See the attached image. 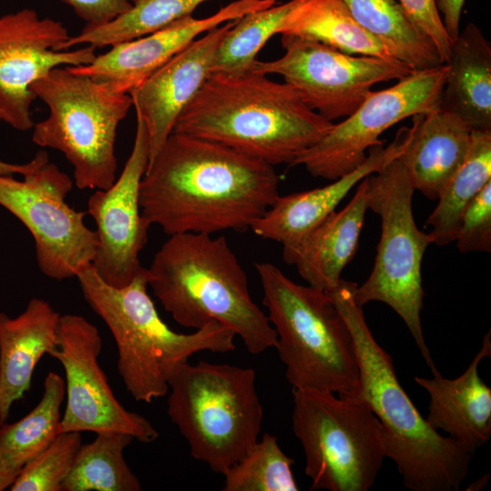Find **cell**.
Instances as JSON below:
<instances>
[{
    "instance_id": "17",
    "label": "cell",
    "mask_w": 491,
    "mask_h": 491,
    "mask_svg": "<svg viewBox=\"0 0 491 491\" xmlns=\"http://www.w3.org/2000/svg\"><path fill=\"white\" fill-rule=\"evenodd\" d=\"M280 0H236L205 18L188 15L144 36L111 46L86 65L67 66L78 75L129 94L198 35Z\"/></svg>"
},
{
    "instance_id": "24",
    "label": "cell",
    "mask_w": 491,
    "mask_h": 491,
    "mask_svg": "<svg viewBox=\"0 0 491 491\" xmlns=\"http://www.w3.org/2000/svg\"><path fill=\"white\" fill-rule=\"evenodd\" d=\"M439 108L459 116L471 130L491 131V44L468 23L453 41Z\"/></svg>"
},
{
    "instance_id": "38",
    "label": "cell",
    "mask_w": 491,
    "mask_h": 491,
    "mask_svg": "<svg viewBox=\"0 0 491 491\" xmlns=\"http://www.w3.org/2000/svg\"><path fill=\"white\" fill-rule=\"evenodd\" d=\"M45 155L42 152H37L36 155L29 162L25 164H9L0 161V174L14 175L18 174L22 176L28 174L35 167L45 161Z\"/></svg>"
},
{
    "instance_id": "4",
    "label": "cell",
    "mask_w": 491,
    "mask_h": 491,
    "mask_svg": "<svg viewBox=\"0 0 491 491\" xmlns=\"http://www.w3.org/2000/svg\"><path fill=\"white\" fill-rule=\"evenodd\" d=\"M146 270L148 286L179 325L199 329L218 322L254 355L276 347V333L253 301L246 273L225 236L172 235Z\"/></svg>"
},
{
    "instance_id": "32",
    "label": "cell",
    "mask_w": 491,
    "mask_h": 491,
    "mask_svg": "<svg viewBox=\"0 0 491 491\" xmlns=\"http://www.w3.org/2000/svg\"><path fill=\"white\" fill-rule=\"evenodd\" d=\"M295 461L280 448L277 437L265 433L261 440L225 474L224 491H297Z\"/></svg>"
},
{
    "instance_id": "21",
    "label": "cell",
    "mask_w": 491,
    "mask_h": 491,
    "mask_svg": "<svg viewBox=\"0 0 491 491\" xmlns=\"http://www.w3.org/2000/svg\"><path fill=\"white\" fill-rule=\"evenodd\" d=\"M59 319L52 306L37 297L15 317L0 313V426L29 390L39 360L56 347Z\"/></svg>"
},
{
    "instance_id": "6",
    "label": "cell",
    "mask_w": 491,
    "mask_h": 491,
    "mask_svg": "<svg viewBox=\"0 0 491 491\" xmlns=\"http://www.w3.org/2000/svg\"><path fill=\"white\" fill-rule=\"evenodd\" d=\"M256 269L292 389L352 396L359 378L356 347L329 295L296 284L271 263H256Z\"/></svg>"
},
{
    "instance_id": "26",
    "label": "cell",
    "mask_w": 491,
    "mask_h": 491,
    "mask_svg": "<svg viewBox=\"0 0 491 491\" xmlns=\"http://www.w3.org/2000/svg\"><path fill=\"white\" fill-rule=\"evenodd\" d=\"M490 181L491 131L472 130L463 163L441 188L438 204L427 218L432 244L446 246L455 241L463 212Z\"/></svg>"
},
{
    "instance_id": "37",
    "label": "cell",
    "mask_w": 491,
    "mask_h": 491,
    "mask_svg": "<svg viewBox=\"0 0 491 491\" xmlns=\"http://www.w3.org/2000/svg\"><path fill=\"white\" fill-rule=\"evenodd\" d=\"M465 0H436L438 12L442 14L443 25L452 41L460 33V16Z\"/></svg>"
},
{
    "instance_id": "27",
    "label": "cell",
    "mask_w": 491,
    "mask_h": 491,
    "mask_svg": "<svg viewBox=\"0 0 491 491\" xmlns=\"http://www.w3.org/2000/svg\"><path fill=\"white\" fill-rule=\"evenodd\" d=\"M353 17L369 33L382 40L397 59L414 70L442 63L431 41L410 19L396 0H342Z\"/></svg>"
},
{
    "instance_id": "22",
    "label": "cell",
    "mask_w": 491,
    "mask_h": 491,
    "mask_svg": "<svg viewBox=\"0 0 491 491\" xmlns=\"http://www.w3.org/2000/svg\"><path fill=\"white\" fill-rule=\"evenodd\" d=\"M367 209L363 178L343 209L332 212L296 245L283 247L284 261L296 266L309 286L325 292L335 289L342 271L356 253Z\"/></svg>"
},
{
    "instance_id": "9",
    "label": "cell",
    "mask_w": 491,
    "mask_h": 491,
    "mask_svg": "<svg viewBox=\"0 0 491 491\" xmlns=\"http://www.w3.org/2000/svg\"><path fill=\"white\" fill-rule=\"evenodd\" d=\"M368 209L381 218V236L372 272L356 286V303L389 306L405 322L433 375L439 374L424 337L422 261L432 244L414 219V187L400 157L365 177Z\"/></svg>"
},
{
    "instance_id": "19",
    "label": "cell",
    "mask_w": 491,
    "mask_h": 491,
    "mask_svg": "<svg viewBox=\"0 0 491 491\" xmlns=\"http://www.w3.org/2000/svg\"><path fill=\"white\" fill-rule=\"evenodd\" d=\"M409 135V127L403 126L389 145L369 148L366 159L360 166L327 185L278 195L250 229L262 238L279 242L283 247L296 245L334 212L357 183L400 157Z\"/></svg>"
},
{
    "instance_id": "39",
    "label": "cell",
    "mask_w": 491,
    "mask_h": 491,
    "mask_svg": "<svg viewBox=\"0 0 491 491\" xmlns=\"http://www.w3.org/2000/svg\"><path fill=\"white\" fill-rule=\"evenodd\" d=\"M18 474L19 472L11 468L0 455V491L10 488Z\"/></svg>"
},
{
    "instance_id": "14",
    "label": "cell",
    "mask_w": 491,
    "mask_h": 491,
    "mask_svg": "<svg viewBox=\"0 0 491 491\" xmlns=\"http://www.w3.org/2000/svg\"><path fill=\"white\" fill-rule=\"evenodd\" d=\"M102 338L97 327L74 314L60 316L56 347L49 354L65 370L66 404L61 432L118 431L145 444L158 432L143 416L129 411L115 396L99 364Z\"/></svg>"
},
{
    "instance_id": "16",
    "label": "cell",
    "mask_w": 491,
    "mask_h": 491,
    "mask_svg": "<svg viewBox=\"0 0 491 491\" xmlns=\"http://www.w3.org/2000/svg\"><path fill=\"white\" fill-rule=\"evenodd\" d=\"M148 163L147 131L136 116L133 148L120 176L108 188L96 189L87 201L97 236L91 265L105 283L116 288L129 285L145 269L139 254L151 225L142 215L139 189Z\"/></svg>"
},
{
    "instance_id": "29",
    "label": "cell",
    "mask_w": 491,
    "mask_h": 491,
    "mask_svg": "<svg viewBox=\"0 0 491 491\" xmlns=\"http://www.w3.org/2000/svg\"><path fill=\"white\" fill-rule=\"evenodd\" d=\"M65 396V380L58 374L49 372L38 404L18 421L0 426V455L11 468L20 472L60 433Z\"/></svg>"
},
{
    "instance_id": "34",
    "label": "cell",
    "mask_w": 491,
    "mask_h": 491,
    "mask_svg": "<svg viewBox=\"0 0 491 491\" xmlns=\"http://www.w3.org/2000/svg\"><path fill=\"white\" fill-rule=\"evenodd\" d=\"M455 241L462 253L491 252V181L466 207Z\"/></svg>"
},
{
    "instance_id": "8",
    "label": "cell",
    "mask_w": 491,
    "mask_h": 491,
    "mask_svg": "<svg viewBox=\"0 0 491 491\" xmlns=\"http://www.w3.org/2000/svg\"><path fill=\"white\" fill-rule=\"evenodd\" d=\"M31 90L48 107L33 126V142L61 152L74 168L79 189H106L115 181L116 130L133 101L106 83L58 66Z\"/></svg>"
},
{
    "instance_id": "28",
    "label": "cell",
    "mask_w": 491,
    "mask_h": 491,
    "mask_svg": "<svg viewBox=\"0 0 491 491\" xmlns=\"http://www.w3.org/2000/svg\"><path fill=\"white\" fill-rule=\"evenodd\" d=\"M81 445L61 491H139L137 476L125 460L124 451L134 438L118 431H101Z\"/></svg>"
},
{
    "instance_id": "13",
    "label": "cell",
    "mask_w": 491,
    "mask_h": 491,
    "mask_svg": "<svg viewBox=\"0 0 491 491\" xmlns=\"http://www.w3.org/2000/svg\"><path fill=\"white\" fill-rule=\"evenodd\" d=\"M448 66L416 70L394 85L370 91L357 109L303 152L292 165L315 177L336 180L360 166L369 148L384 145L379 136L396 123L438 109Z\"/></svg>"
},
{
    "instance_id": "3",
    "label": "cell",
    "mask_w": 491,
    "mask_h": 491,
    "mask_svg": "<svg viewBox=\"0 0 491 491\" xmlns=\"http://www.w3.org/2000/svg\"><path fill=\"white\" fill-rule=\"evenodd\" d=\"M356 283L341 279L326 292L353 336L359 369L350 397L365 402L382 427L386 457L396 465L404 486L413 491H456L473 454L443 436L420 415L400 385L393 360L375 339L362 306L354 299Z\"/></svg>"
},
{
    "instance_id": "7",
    "label": "cell",
    "mask_w": 491,
    "mask_h": 491,
    "mask_svg": "<svg viewBox=\"0 0 491 491\" xmlns=\"http://www.w3.org/2000/svg\"><path fill=\"white\" fill-rule=\"evenodd\" d=\"M250 367L185 362L172 374L167 414L189 445L191 456L225 472L257 442L263 406Z\"/></svg>"
},
{
    "instance_id": "15",
    "label": "cell",
    "mask_w": 491,
    "mask_h": 491,
    "mask_svg": "<svg viewBox=\"0 0 491 491\" xmlns=\"http://www.w3.org/2000/svg\"><path fill=\"white\" fill-rule=\"evenodd\" d=\"M71 35L60 21L24 8L0 15V121L19 131L33 128L32 85L58 66L91 63V45L58 50Z\"/></svg>"
},
{
    "instance_id": "36",
    "label": "cell",
    "mask_w": 491,
    "mask_h": 491,
    "mask_svg": "<svg viewBox=\"0 0 491 491\" xmlns=\"http://www.w3.org/2000/svg\"><path fill=\"white\" fill-rule=\"evenodd\" d=\"M69 5L85 25L105 24L124 12L132 3L130 0H61Z\"/></svg>"
},
{
    "instance_id": "33",
    "label": "cell",
    "mask_w": 491,
    "mask_h": 491,
    "mask_svg": "<svg viewBox=\"0 0 491 491\" xmlns=\"http://www.w3.org/2000/svg\"><path fill=\"white\" fill-rule=\"evenodd\" d=\"M82 445L80 432H61L20 470L11 491H61Z\"/></svg>"
},
{
    "instance_id": "18",
    "label": "cell",
    "mask_w": 491,
    "mask_h": 491,
    "mask_svg": "<svg viewBox=\"0 0 491 491\" xmlns=\"http://www.w3.org/2000/svg\"><path fill=\"white\" fill-rule=\"evenodd\" d=\"M235 20L224 23L194 40L129 93L136 116L143 120L147 131L148 165L172 134L182 112L212 74L217 49Z\"/></svg>"
},
{
    "instance_id": "30",
    "label": "cell",
    "mask_w": 491,
    "mask_h": 491,
    "mask_svg": "<svg viewBox=\"0 0 491 491\" xmlns=\"http://www.w3.org/2000/svg\"><path fill=\"white\" fill-rule=\"evenodd\" d=\"M131 7L113 20L99 25H85L70 36L59 50L82 45L101 48L135 39L159 30L192 13L208 0H130Z\"/></svg>"
},
{
    "instance_id": "23",
    "label": "cell",
    "mask_w": 491,
    "mask_h": 491,
    "mask_svg": "<svg viewBox=\"0 0 491 491\" xmlns=\"http://www.w3.org/2000/svg\"><path fill=\"white\" fill-rule=\"evenodd\" d=\"M412 117L409 139L400 158L414 189L436 199L463 163L472 130L459 116L440 108Z\"/></svg>"
},
{
    "instance_id": "31",
    "label": "cell",
    "mask_w": 491,
    "mask_h": 491,
    "mask_svg": "<svg viewBox=\"0 0 491 491\" xmlns=\"http://www.w3.org/2000/svg\"><path fill=\"white\" fill-rule=\"evenodd\" d=\"M296 2L279 3L236 19L217 49L212 73L239 75L252 71L257 54L277 34Z\"/></svg>"
},
{
    "instance_id": "10",
    "label": "cell",
    "mask_w": 491,
    "mask_h": 491,
    "mask_svg": "<svg viewBox=\"0 0 491 491\" xmlns=\"http://www.w3.org/2000/svg\"><path fill=\"white\" fill-rule=\"evenodd\" d=\"M293 431L311 490L367 491L386 458L379 420L356 397L292 389Z\"/></svg>"
},
{
    "instance_id": "5",
    "label": "cell",
    "mask_w": 491,
    "mask_h": 491,
    "mask_svg": "<svg viewBox=\"0 0 491 491\" xmlns=\"http://www.w3.org/2000/svg\"><path fill=\"white\" fill-rule=\"evenodd\" d=\"M76 278L84 298L112 334L118 373L138 402L150 403L165 396L175 368L194 354L226 353L235 348V332L215 321L191 334L172 330L147 293L146 268L121 288L105 283L91 264Z\"/></svg>"
},
{
    "instance_id": "1",
    "label": "cell",
    "mask_w": 491,
    "mask_h": 491,
    "mask_svg": "<svg viewBox=\"0 0 491 491\" xmlns=\"http://www.w3.org/2000/svg\"><path fill=\"white\" fill-rule=\"evenodd\" d=\"M278 184L262 160L173 132L142 178L140 207L169 235L246 231L278 196Z\"/></svg>"
},
{
    "instance_id": "12",
    "label": "cell",
    "mask_w": 491,
    "mask_h": 491,
    "mask_svg": "<svg viewBox=\"0 0 491 491\" xmlns=\"http://www.w3.org/2000/svg\"><path fill=\"white\" fill-rule=\"evenodd\" d=\"M281 57L256 60L253 71L281 75L311 109L330 122L354 113L375 85L416 71L398 59L349 55L295 35H281Z\"/></svg>"
},
{
    "instance_id": "20",
    "label": "cell",
    "mask_w": 491,
    "mask_h": 491,
    "mask_svg": "<svg viewBox=\"0 0 491 491\" xmlns=\"http://www.w3.org/2000/svg\"><path fill=\"white\" fill-rule=\"evenodd\" d=\"M490 330L468 367L459 376L448 379L441 374L433 378L415 376L429 396L426 422L435 430L448 434L473 454L491 436V389L478 374L481 361L491 356Z\"/></svg>"
},
{
    "instance_id": "11",
    "label": "cell",
    "mask_w": 491,
    "mask_h": 491,
    "mask_svg": "<svg viewBox=\"0 0 491 491\" xmlns=\"http://www.w3.org/2000/svg\"><path fill=\"white\" fill-rule=\"evenodd\" d=\"M72 187L71 178L49 161L22 179L0 174V205L28 229L39 269L55 280L76 277L92 264L97 246L95 231L85 223L86 213L65 201Z\"/></svg>"
},
{
    "instance_id": "2",
    "label": "cell",
    "mask_w": 491,
    "mask_h": 491,
    "mask_svg": "<svg viewBox=\"0 0 491 491\" xmlns=\"http://www.w3.org/2000/svg\"><path fill=\"white\" fill-rule=\"evenodd\" d=\"M333 124L289 84L252 70L239 75L212 73L173 132L221 144L275 166L292 165Z\"/></svg>"
},
{
    "instance_id": "25",
    "label": "cell",
    "mask_w": 491,
    "mask_h": 491,
    "mask_svg": "<svg viewBox=\"0 0 491 491\" xmlns=\"http://www.w3.org/2000/svg\"><path fill=\"white\" fill-rule=\"evenodd\" d=\"M277 34L313 40L349 55L397 59L387 45L353 17L342 0H297Z\"/></svg>"
},
{
    "instance_id": "35",
    "label": "cell",
    "mask_w": 491,
    "mask_h": 491,
    "mask_svg": "<svg viewBox=\"0 0 491 491\" xmlns=\"http://www.w3.org/2000/svg\"><path fill=\"white\" fill-rule=\"evenodd\" d=\"M399 3L414 24L434 43L445 64L453 41L443 25L436 0H399Z\"/></svg>"
}]
</instances>
